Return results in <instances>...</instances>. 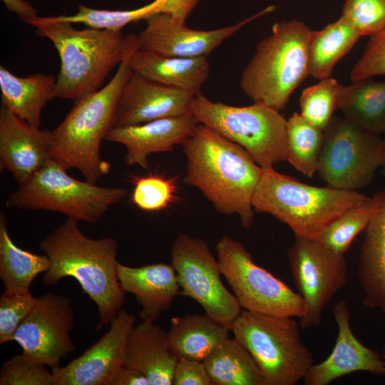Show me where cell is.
<instances>
[{"mask_svg": "<svg viewBox=\"0 0 385 385\" xmlns=\"http://www.w3.org/2000/svg\"><path fill=\"white\" fill-rule=\"evenodd\" d=\"M174 182L159 175L137 178L131 194L133 203L142 210L158 212L168 207L174 200Z\"/></svg>", "mask_w": 385, "mask_h": 385, "instance_id": "cell-34", "label": "cell"}, {"mask_svg": "<svg viewBox=\"0 0 385 385\" xmlns=\"http://www.w3.org/2000/svg\"><path fill=\"white\" fill-rule=\"evenodd\" d=\"M338 108L361 127L379 135L385 133V81L364 78L342 85Z\"/></svg>", "mask_w": 385, "mask_h": 385, "instance_id": "cell-27", "label": "cell"}, {"mask_svg": "<svg viewBox=\"0 0 385 385\" xmlns=\"http://www.w3.org/2000/svg\"><path fill=\"white\" fill-rule=\"evenodd\" d=\"M203 363L212 385H265L253 357L235 337L220 344Z\"/></svg>", "mask_w": 385, "mask_h": 385, "instance_id": "cell-29", "label": "cell"}, {"mask_svg": "<svg viewBox=\"0 0 385 385\" xmlns=\"http://www.w3.org/2000/svg\"><path fill=\"white\" fill-rule=\"evenodd\" d=\"M275 9L270 5L235 24L208 31L190 29L186 21L170 14H158L146 20L145 28L137 35V46L165 56H207L244 26Z\"/></svg>", "mask_w": 385, "mask_h": 385, "instance_id": "cell-15", "label": "cell"}, {"mask_svg": "<svg viewBox=\"0 0 385 385\" xmlns=\"http://www.w3.org/2000/svg\"><path fill=\"white\" fill-rule=\"evenodd\" d=\"M66 171L56 162L49 160L8 196L6 206L57 212L78 222L95 223L127 194L124 188L82 181Z\"/></svg>", "mask_w": 385, "mask_h": 385, "instance_id": "cell-8", "label": "cell"}, {"mask_svg": "<svg viewBox=\"0 0 385 385\" xmlns=\"http://www.w3.org/2000/svg\"><path fill=\"white\" fill-rule=\"evenodd\" d=\"M342 16L360 36H371L385 29V0H345Z\"/></svg>", "mask_w": 385, "mask_h": 385, "instance_id": "cell-36", "label": "cell"}, {"mask_svg": "<svg viewBox=\"0 0 385 385\" xmlns=\"http://www.w3.org/2000/svg\"><path fill=\"white\" fill-rule=\"evenodd\" d=\"M124 59L134 73L195 94L200 93L210 69L207 56L171 57L139 50L137 36Z\"/></svg>", "mask_w": 385, "mask_h": 385, "instance_id": "cell-22", "label": "cell"}, {"mask_svg": "<svg viewBox=\"0 0 385 385\" xmlns=\"http://www.w3.org/2000/svg\"><path fill=\"white\" fill-rule=\"evenodd\" d=\"M299 326L292 317L244 309L230 331L253 357L265 385H294L304 379L314 361L302 341Z\"/></svg>", "mask_w": 385, "mask_h": 385, "instance_id": "cell-7", "label": "cell"}, {"mask_svg": "<svg viewBox=\"0 0 385 385\" xmlns=\"http://www.w3.org/2000/svg\"><path fill=\"white\" fill-rule=\"evenodd\" d=\"M382 359H383V360H384V365H385V345H384V349H383Z\"/></svg>", "mask_w": 385, "mask_h": 385, "instance_id": "cell-43", "label": "cell"}, {"mask_svg": "<svg viewBox=\"0 0 385 385\" xmlns=\"http://www.w3.org/2000/svg\"><path fill=\"white\" fill-rule=\"evenodd\" d=\"M173 385H212L203 361L180 359L175 367Z\"/></svg>", "mask_w": 385, "mask_h": 385, "instance_id": "cell-39", "label": "cell"}, {"mask_svg": "<svg viewBox=\"0 0 385 385\" xmlns=\"http://www.w3.org/2000/svg\"><path fill=\"white\" fill-rule=\"evenodd\" d=\"M379 192L381 207L364 230L357 274L363 304L385 312V190Z\"/></svg>", "mask_w": 385, "mask_h": 385, "instance_id": "cell-24", "label": "cell"}, {"mask_svg": "<svg viewBox=\"0 0 385 385\" xmlns=\"http://www.w3.org/2000/svg\"><path fill=\"white\" fill-rule=\"evenodd\" d=\"M30 25L38 36L51 41L60 57L56 97L75 102L100 89L136 39L121 30L78 29L51 16H38Z\"/></svg>", "mask_w": 385, "mask_h": 385, "instance_id": "cell-3", "label": "cell"}, {"mask_svg": "<svg viewBox=\"0 0 385 385\" xmlns=\"http://www.w3.org/2000/svg\"><path fill=\"white\" fill-rule=\"evenodd\" d=\"M184 182L197 188L222 215H237L250 228L254 221L252 199L262 168L241 146L199 123L185 141Z\"/></svg>", "mask_w": 385, "mask_h": 385, "instance_id": "cell-1", "label": "cell"}, {"mask_svg": "<svg viewBox=\"0 0 385 385\" xmlns=\"http://www.w3.org/2000/svg\"><path fill=\"white\" fill-rule=\"evenodd\" d=\"M385 137V136H384Z\"/></svg>", "mask_w": 385, "mask_h": 385, "instance_id": "cell-44", "label": "cell"}, {"mask_svg": "<svg viewBox=\"0 0 385 385\" xmlns=\"http://www.w3.org/2000/svg\"><path fill=\"white\" fill-rule=\"evenodd\" d=\"M48 257L31 253L14 243L6 218L0 215V278L6 292H29L35 277L49 267Z\"/></svg>", "mask_w": 385, "mask_h": 385, "instance_id": "cell-30", "label": "cell"}, {"mask_svg": "<svg viewBox=\"0 0 385 385\" xmlns=\"http://www.w3.org/2000/svg\"><path fill=\"white\" fill-rule=\"evenodd\" d=\"M110 385H150L147 377L141 372L122 366L113 377Z\"/></svg>", "mask_w": 385, "mask_h": 385, "instance_id": "cell-40", "label": "cell"}, {"mask_svg": "<svg viewBox=\"0 0 385 385\" xmlns=\"http://www.w3.org/2000/svg\"><path fill=\"white\" fill-rule=\"evenodd\" d=\"M133 73L123 59L103 88L76 102L63 121L50 130L51 160L66 170H78L94 183L109 173L111 164L101 157V144L113 128L123 90Z\"/></svg>", "mask_w": 385, "mask_h": 385, "instance_id": "cell-4", "label": "cell"}, {"mask_svg": "<svg viewBox=\"0 0 385 385\" xmlns=\"http://www.w3.org/2000/svg\"><path fill=\"white\" fill-rule=\"evenodd\" d=\"M47 366L28 359L23 354L7 360L0 371L1 385H57Z\"/></svg>", "mask_w": 385, "mask_h": 385, "instance_id": "cell-35", "label": "cell"}, {"mask_svg": "<svg viewBox=\"0 0 385 385\" xmlns=\"http://www.w3.org/2000/svg\"><path fill=\"white\" fill-rule=\"evenodd\" d=\"M135 322L133 314L121 309L99 340L66 366L51 369L57 385H110L123 366Z\"/></svg>", "mask_w": 385, "mask_h": 385, "instance_id": "cell-16", "label": "cell"}, {"mask_svg": "<svg viewBox=\"0 0 385 385\" xmlns=\"http://www.w3.org/2000/svg\"><path fill=\"white\" fill-rule=\"evenodd\" d=\"M116 274L122 289L133 294L141 306L140 317L143 320H157L180 294L172 264L157 263L132 267L118 262Z\"/></svg>", "mask_w": 385, "mask_h": 385, "instance_id": "cell-21", "label": "cell"}, {"mask_svg": "<svg viewBox=\"0 0 385 385\" xmlns=\"http://www.w3.org/2000/svg\"><path fill=\"white\" fill-rule=\"evenodd\" d=\"M361 36L342 16L319 31H312L309 43V76L322 80L331 76L337 63Z\"/></svg>", "mask_w": 385, "mask_h": 385, "instance_id": "cell-28", "label": "cell"}, {"mask_svg": "<svg viewBox=\"0 0 385 385\" xmlns=\"http://www.w3.org/2000/svg\"><path fill=\"white\" fill-rule=\"evenodd\" d=\"M385 75V29L370 36L350 73L351 81Z\"/></svg>", "mask_w": 385, "mask_h": 385, "instance_id": "cell-38", "label": "cell"}, {"mask_svg": "<svg viewBox=\"0 0 385 385\" xmlns=\"http://www.w3.org/2000/svg\"><path fill=\"white\" fill-rule=\"evenodd\" d=\"M198 124L190 112L141 124L113 127L104 140L125 146L126 165L146 168L150 155L173 151L175 145L185 143Z\"/></svg>", "mask_w": 385, "mask_h": 385, "instance_id": "cell-19", "label": "cell"}, {"mask_svg": "<svg viewBox=\"0 0 385 385\" xmlns=\"http://www.w3.org/2000/svg\"><path fill=\"white\" fill-rule=\"evenodd\" d=\"M196 95L133 73L123 90L113 128L190 113Z\"/></svg>", "mask_w": 385, "mask_h": 385, "instance_id": "cell-17", "label": "cell"}, {"mask_svg": "<svg viewBox=\"0 0 385 385\" xmlns=\"http://www.w3.org/2000/svg\"><path fill=\"white\" fill-rule=\"evenodd\" d=\"M368 197L356 190L309 185L273 168H262L252 207L286 224L295 237L316 239L333 220Z\"/></svg>", "mask_w": 385, "mask_h": 385, "instance_id": "cell-5", "label": "cell"}, {"mask_svg": "<svg viewBox=\"0 0 385 385\" xmlns=\"http://www.w3.org/2000/svg\"><path fill=\"white\" fill-rule=\"evenodd\" d=\"M168 332L170 349L178 360L203 361L229 338L227 327L208 315L186 314L171 319Z\"/></svg>", "mask_w": 385, "mask_h": 385, "instance_id": "cell-26", "label": "cell"}, {"mask_svg": "<svg viewBox=\"0 0 385 385\" xmlns=\"http://www.w3.org/2000/svg\"><path fill=\"white\" fill-rule=\"evenodd\" d=\"M305 88L299 98L300 114L311 124L324 131L338 108L342 85L329 77Z\"/></svg>", "mask_w": 385, "mask_h": 385, "instance_id": "cell-33", "label": "cell"}, {"mask_svg": "<svg viewBox=\"0 0 385 385\" xmlns=\"http://www.w3.org/2000/svg\"><path fill=\"white\" fill-rule=\"evenodd\" d=\"M74 322L71 299L47 292L35 304L17 328L14 341L28 359L52 368L75 350L69 332Z\"/></svg>", "mask_w": 385, "mask_h": 385, "instance_id": "cell-14", "label": "cell"}, {"mask_svg": "<svg viewBox=\"0 0 385 385\" xmlns=\"http://www.w3.org/2000/svg\"><path fill=\"white\" fill-rule=\"evenodd\" d=\"M190 112L197 122L243 148L264 169L286 160L287 120L262 102L234 106L213 102L200 93Z\"/></svg>", "mask_w": 385, "mask_h": 385, "instance_id": "cell-9", "label": "cell"}, {"mask_svg": "<svg viewBox=\"0 0 385 385\" xmlns=\"http://www.w3.org/2000/svg\"><path fill=\"white\" fill-rule=\"evenodd\" d=\"M6 9L15 13L24 22L30 24L37 17V11L28 1L24 0H1Z\"/></svg>", "mask_w": 385, "mask_h": 385, "instance_id": "cell-41", "label": "cell"}, {"mask_svg": "<svg viewBox=\"0 0 385 385\" xmlns=\"http://www.w3.org/2000/svg\"><path fill=\"white\" fill-rule=\"evenodd\" d=\"M324 131L294 113L287 122V158L291 165L307 178L317 171Z\"/></svg>", "mask_w": 385, "mask_h": 385, "instance_id": "cell-31", "label": "cell"}, {"mask_svg": "<svg viewBox=\"0 0 385 385\" xmlns=\"http://www.w3.org/2000/svg\"><path fill=\"white\" fill-rule=\"evenodd\" d=\"M381 207L379 192L351 207L329 223L316 238L332 250L343 254L356 237L365 230Z\"/></svg>", "mask_w": 385, "mask_h": 385, "instance_id": "cell-32", "label": "cell"}, {"mask_svg": "<svg viewBox=\"0 0 385 385\" xmlns=\"http://www.w3.org/2000/svg\"><path fill=\"white\" fill-rule=\"evenodd\" d=\"M171 258L180 294L195 300L207 315L230 330L242 307L222 283L218 260L206 242L179 233L172 245Z\"/></svg>", "mask_w": 385, "mask_h": 385, "instance_id": "cell-12", "label": "cell"}, {"mask_svg": "<svg viewBox=\"0 0 385 385\" xmlns=\"http://www.w3.org/2000/svg\"><path fill=\"white\" fill-rule=\"evenodd\" d=\"M36 301L30 292H6L0 297V344L14 341V334Z\"/></svg>", "mask_w": 385, "mask_h": 385, "instance_id": "cell-37", "label": "cell"}, {"mask_svg": "<svg viewBox=\"0 0 385 385\" xmlns=\"http://www.w3.org/2000/svg\"><path fill=\"white\" fill-rule=\"evenodd\" d=\"M50 130H41L5 106L0 109V165L19 185L26 182L51 160Z\"/></svg>", "mask_w": 385, "mask_h": 385, "instance_id": "cell-20", "label": "cell"}, {"mask_svg": "<svg viewBox=\"0 0 385 385\" xmlns=\"http://www.w3.org/2000/svg\"><path fill=\"white\" fill-rule=\"evenodd\" d=\"M287 260L306 307L305 314L299 319V325L303 329L317 327L324 307L346 282L348 268L344 255L316 239L295 237L287 250Z\"/></svg>", "mask_w": 385, "mask_h": 385, "instance_id": "cell-13", "label": "cell"}, {"mask_svg": "<svg viewBox=\"0 0 385 385\" xmlns=\"http://www.w3.org/2000/svg\"><path fill=\"white\" fill-rule=\"evenodd\" d=\"M383 143H384V155H383V159L381 163V173L385 176V137L383 138Z\"/></svg>", "mask_w": 385, "mask_h": 385, "instance_id": "cell-42", "label": "cell"}, {"mask_svg": "<svg viewBox=\"0 0 385 385\" xmlns=\"http://www.w3.org/2000/svg\"><path fill=\"white\" fill-rule=\"evenodd\" d=\"M39 248L50 262L42 277L44 284L54 286L63 277H73L96 304L98 329L115 318L124 304L125 292L117 277L115 239L89 238L81 231L78 221L67 218L41 240Z\"/></svg>", "mask_w": 385, "mask_h": 385, "instance_id": "cell-2", "label": "cell"}, {"mask_svg": "<svg viewBox=\"0 0 385 385\" xmlns=\"http://www.w3.org/2000/svg\"><path fill=\"white\" fill-rule=\"evenodd\" d=\"M216 250L222 275L242 308L299 319L305 314L306 307L300 294L255 264L241 242L224 236L217 242Z\"/></svg>", "mask_w": 385, "mask_h": 385, "instance_id": "cell-11", "label": "cell"}, {"mask_svg": "<svg viewBox=\"0 0 385 385\" xmlns=\"http://www.w3.org/2000/svg\"><path fill=\"white\" fill-rule=\"evenodd\" d=\"M177 362L170 349L168 332L160 326L143 320L133 327L123 366L143 374L150 385H171Z\"/></svg>", "mask_w": 385, "mask_h": 385, "instance_id": "cell-23", "label": "cell"}, {"mask_svg": "<svg viewBox=\"0 0 385 385\" xmlns=\"http://www.w3.org/2000/svg\"><path fill=\"white\" fill-rule=\"evenodd\" d=\"M383 155L379 134L333 116L324 130L317 173L328 186L357 191L371 183Z\"/></svg>", "mask_w": 385, "mask_h": 385, "instance_id": "cell-10", "label": "cell"}, {"mask_svg": "<svg viewBox=\"0 0 385 385\" xmlns=\"http://www.w3.org/2000/svg\"><path fill=\"white\" fill-rule=\"evenodd\" d=\"M312 30L303 21L276 22L242 71L240 87L254 102L280 111L309 76Z\"/></svg>", "mask_w": 385, "mask_h": 385, "instance_id": "cell-6", "label": "cell"}, {"mask_svg": "<svg viewBox=\"0 0 385 385\" xmlns=\"http://www.w3.org/2000/svg\"><path fill=\"white\" fill-rule=\"evenodd\" d=\"M0 89L1 106L39 127L43 108L56 97V78L41 73L19 77L1 65Z\"/></svg>", "mask_w": 385, "mask_h": 385, "instance_id": "cell-25", "label": "cell"}, {"mask_svg": "<svg viewBox=\"0 0 385 385\" xmlns=\"http://www.w3.org/2000/svg\"><path fill=\"white\" fill-rule=\"evenodd\" d=\"M333 315L338 327V334L329 356L323 361L313 364L304 376L305 385H327L346 374L366 371L385 374L382 356L361 344L350 326V313L344 300L334 306Z\"/></svg>", "mask_w": 385, "mask_h": 385, "instance_id": "cell-18", "label": "cell"}]
</instances>
